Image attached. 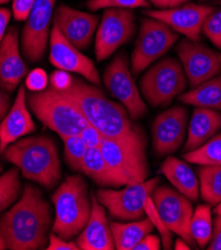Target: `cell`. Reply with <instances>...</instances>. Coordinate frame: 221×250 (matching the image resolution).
Here are the masks:
<instances>
[{"label":"cell","instance_id":"obj_1","mask_svg":"<svg viewBox=\"0 0 221 250\" xmlns=\"http://www.w3.org/2000/svg\"><path fill=\"white\" fill-rule=\"evenodd\" d=\"M52 227L50 205L30 184L24 186L17 203L0 217V234L10 250L46 249Z\"/></svg>","mask_w":221,"mask_h":250},{"label":"cell","instance_id":"obj_2","mask_svg":"<svg viewBox=\"0 0 221 250\" xmlns=\"http://www.w3.org/2000/svg\"><path fill=\"white\" fill-rule=\"evenodd\" d=\"M59 92L80 109L89 124L104 138L126 139L140 130L124 106L112 101L100 88L81 78L73 77L70 87Z\"/></svg>","mask_w":221,"mask_h":250},{"label":"cell","instance_id":"obj_3","mask_svg":"<svg viewBox=\"0 0 221 250\" xmlns=\"http://www.w3.org/2000/svg\"><path fill=\"white\" fill-rule=\"evenodd\" d=\"M3 159L17 167L22 176L47 189H52L61 179V165L53 139L34 136L9 145Z\"/></svg>","mask_w":221,"mask_h":250},{"label":"cell","instance_id":"obj_4","mask_svg":"<svg viewBox=\"0 0 221 250\" xmlns=\"http://www.w3.org/2000/svg\"><path fill=\"white\" fill-rule=\"evenodd\" d=\"M55 206V220L52 232L64 240L79 235L92 211V198L84 178L69 176L52 195Z\"/></svg>","mask_w":221,"mask_h":250},{"label":"cell","instance_id":"obj_5","mask_svg":"<svg viewBox=\"0 0 221 250\" xmlns=\"http://www.w3.org/2000/svg\"><path fill=\"white\" fill-rule=\"evenodd\" d=\"M26 101L35 117L61 139L79 136L89 125L80 109L50 85L41 92H30Z\"/></svg>","mask_w":221,"mask_h":250},{"label":"cell","instance_id":"obj_6","mask_svg":"<svg viewBox=\"0 0 221 250\" xmlns=\"http://www.w3.org/2000/svg\"><path fill=\"white\" fill-rule=\"evenodd\" d=\"M100 149L111 169L125 186L144 182L149 176L145 141L141 130L126 139L103 138Z\"/></svg>","mask_w":221,"mask_h":250},{"label":"cell","instance_id":"obj_7","mask_svg":"<svg viewBox=\"0 0 221 250\" xmlns=\"http://www.w3.org/2000/svg\"><path fill=\"white\" fill-rule=\"evenodd\" d=\"M187 78L181 64L164 58L147 70L139 82L140 93L152 107H166L186 89Z\"/></svg>","mask_w":221,"mask_h":250},{"label":"cell","instance_id":"obj_8","mask_svg":"<svg viewBox=\"0 0 221 250\" xmlns=\"http://www.w3.org/2000/svg\"><path fill=\"white\" fill-rule=\"evenodd\" d=\"M178 32L165 23L146 17L141 20L139 36L131 58V69L140 74L162 57L179 40Z\"/></svg>","mask_w":221,"mask_h":250},{"label":"cell","instance_id":"obj_9","mask_svg":"<svg viewBox=\"0 0 221 250\" xmlns=\"http://www.w3.org/2000/svg\"><path fill=\"white\" fill-rule=\"evenodd\" d=\"M160 177L141 183L127 185L121 189L103 188L96 193V197L114 220L134 221L145 216L144 202L152 195L154 189L159 186Z\"/></svg>","mask_w":221,"mask_h":250},{"label":"cell","instance_id":"obj_10","mask_svg":"<svg viewBox=\"0 0 221 250\" xmlns=\"http://www.w3.org/2000/svg\"><path fill=\"white\" fill-rule=\"evenodd\" d=\"M136 29V14L132 9H105L96 34L95 55L97 61L106 60L120 47L128 43L135 35Z\"/></svg>","mask_w":221,"mask_h":250},{"label":"cell","instance_id":"obj_11","mask_svg":"<svg viewBox=\"0 0 221 250\" xmlns=\"http://www.w3.org/2000/svg\"><path fill=\"white\" fill-rule=\"evenodd\" d=\"M103 82L109 93L127 109L132 120H140L147 113L146 105L133 79L129 60L124 52L116 55L108 65Z\"/></svg>","mask_w":221,"mask_h":250},{"label":"cell","instance_id":"obj_12","mask_svg":"<svg viewBox=\"0 0 221 250\" xmlns=\"http://www.w3.org/2000/svg\"><path fill=\"white\" fill-rule=\"evenodd\" d=\"M56 0H35L21 34L20 50L29 63H37L45 55L50 38V25Z\"/></svg>","mask_w":221,"mask_h":250},{"label":"cell","instance_id":"obj_13","mask_svg":"<svg viewBox=\"0 0 221 250\" xmlns=\"http://www.w3.org/2000/svg\"><path fill=\"white\" fill-rule=\"evenodd\" d=\"M152 198L156 208L167 229L184 239L190 247H198L190 233L193 208L190 199L168 187H157Z\"/></svg>","mask_w":221,"mask_h":250},{"label":"cell","instance_id":"obj_14","mask_svg":"<svg viewBox=\"0 0 221 250\" xmlns=\"http://www.w3.org/2000/svg\"><path fill=\"white\" fill-rule=\"evenodd\" d=\"M176 50L191 88L221 73V53L205 44L184 38L179 42Z\"/></svg>","mask_w":221,"mask_h":250},{"label":"cell","instance_id":"obj_15","mask_svg":"<svg viewBox=\"0 0 221 250\" xmlns=\"http://www.w3.org/2000/svg\"><path fill=\"white\" fill-rule=\"evenodd\" d=\"M49 45H50L49 61L54 67L69 73L79 74L95 86L101 85L99 71L93 60L82 54L79 49L71 44L56 25H53L51 29Z\"/></svg>","mask_w":221,"mask_h":250},{"label":"cell","instance_id":"obj_16","mask_svg":"<svg viewBox=\"0 0 221 250\" xmlns=\"http://www.w3.org/2000/svg\"><path fill=\"white\" fill-rule=\"evenodd\" d=\"M214 10L215 8L212 6L189 3L166 9H145L143 14L165 23L171 29L189 40L200 42L202 25Z\"/></svg>","mask_w":221,"mask_h":250},{"label":"cell","instance_id":"obj_17","mask_svg":"<svg viewBox=\"0 0 221 250\" xmlns=\"http://www.w3.org/2000/svg\"><path fill=\"white\" fill-rule=\"evenodd\" d=\"M187 111L181 106H174L160 114L153 124V147L159 156L177 152L184 141Z\"/></svg>","mask_w":221,"mask_h":250},{"label":"cell","instance_id":"obj_18","mask_svg":"<svg viewBox=\"0 0 221 250\" xmlns=\"http://www.w3.org/2000/svg\"><path fill=\"white\" fill-rule=\"evenodd\" d=\"M99 24V17L80 11L66 4H60L54 11L53 25L77 49H87Z\"/></svg>","mask_w":221,"mask_h":250},{"label":"cell","instance_id":"obj_19","mask_svg":"<svg viewBox=\"0 0 221 250\" xmlns=\"http://www.w3.org/2000/svg\"><path fill=\"white\" fill-rule=\"evenodd\" d=\"M18 28L11 26L0 43V89L10 94L28 74L20 53Z\"/></svg>","mask_w":221,"mask_h":250},{"label":"cell","instance_id":"obj_20","mask_svg":"<svg viewBox=\"0 0 221 250\" xmlns=\"http://www.w3.org/2000/svg\"><path fill=\"white\" fill-rule=\"evenodd\" d=\"M26 87L20 85L14 104L0 123V154L21 137L36 131L26 101Z\"/></svg>","mask_w":221,"mask_h":250},{"label":"cell","instance_id":"obj_21","mask_svg":"<svg viewBox=\"0 0 221 250\" xmlns=\"http://www.w3.org/2000/svg\"><path fill=\"white\" fill-rule=\"evenodd\" d=\"M91 198V215L76 243L82 250H114L116 246L106 209L98 202L95 194H92Z\"/></svg>","mask_w":221,"mask_h":250},{"label":"cell","instance_id":"obj_22","mask_svg":"<svg viewBox=\"0 0 221 250\" xmlns=\"http://www.w3.org/2000/svg\"><path fill=\"white\" fill-rule=\"evenodd\" d=\"M221 129V114L212 109L198 108L193 111L183 152L201 146Z\"/></svg>","mask_w":221,"mask_h":250},{"label":"cell","instance_id":"obj_23","mask_svg":"<svg viewBox=\"0 0 221 250\" xmlns=\"http://www.w3.org/2000/svg\"><path fill=\"white\" fill-rule=\"evenodd\" d=\"M160 171L177 190L192 202L198 201L200 195L199 179L184 161L175 157H167L161 164Z\"/></svg>","mask_w":221,"mask_h":250},{"label":"cell","instance_id":"obj_24","mask_svg":"<svg viewBox=\"0 0 221 250\" xmlns=\"http://www.w3.org/2000/svg\"><path fill=\"white\" fill-rule=\"evenodd\" d=\"M81 172L86 174L96 185L103 188H118L125 186L107 164L100 147L87 148L81 166Z\"/></svg>","mask_w":221,"mask_h":250},{"label":"cell","instance_id":"obj_25","mask_svg":"<svg viewBox=\"0 0 221 250\" xmlns=\"http://www.w3.org/2000/svg\"><path fill=\"white\" fill-rule=\"evenodd\" d=\"M116 249L133 250L134 246L146 234L155 229L154 224L149 217L134 220L129 223H121L114 219L109 221Z\"/></svg>","mask_w":221,"mask_h":250},{"label":"cell","instance_id":"obj_26","mask_svg":"<svg viewBox=\"0 0 221 250\" xmlns=\"http://www.w3.org/2000/svg\"><path fill=\"white\" fill-rule=\"evenodd\" d=\"M179 100L186 105L221 112V75L181 94Z\"/></svg>","mask_w":221,"mask_h":250},{"label":"cell","instance_id":"obj_27","mask_svg":"<svg viewBox=\"0 0 221 250\" xmlns=\"http://www.w3.org/2000/svg\"><path fill=\"white\" fill-rule=\"evenodd\" d=\"M198 174L202 199L212 207L217 206L221 203V166H201Z\"/></svg>","mask_w":221,"mask_h":250},{"label":"cell","instance_id":"obj_28","mask_svg":"<svg viewBox=\"0 0 221 250\" xmlns=\"http://www.w3.org/2000/svg\"><path fill=\"white\" fill-rule=\"evenodd\" d=\"M190 233L201 248H205L212 235V218L210 205H201L193 211L190 220Z\"/></svg>","mask_w":221,"mask_h":250},{"label":"cell","instance_id":"obj_29","mask_svg":"<svg viewBox=\"0 0 221 250\" xmlns=\"http://www.w3.org/2000/svg\"><path fill=\"white\" fill-rule=\"evenodd\" d=\"M182 158L190 164L199 166H221V133L213 136L201 146L186 152Z\"/></svg>","mask_w":221,"mask_h":250},{"label":"cell","instance_id":"obj_30","mask_svg":"<svg viewBox=\"0 0 221 250\" xmlns=\"http://www.w3.org/2000/svg\"><path fill=\"white\" fill-rule=\"evenodd\" d=\"M20 193V169L17 167L0 174V213L18 201Z\"/></svg>","mask_w":221,"mask_h":250},{"label":"cell","instance_id":"obj_31","mask_svg":"<svg viewBox=\"0 0 221 250\" xmlns=\"http://www.w3.org/2000/svg\"><path fill=\"white\" fill-rule=\"evenodd\" d=\"M64 142V159L68 167L74 171H81V166L87 146L80 136H69L62 139Z\"/></svg>","mask_w":221,"mask_h":250},{"label":"cell","instance_id":"obj_32","mask_svg":"<svg viewBox=\"0 0 221 250\" xmlns=\"http://www.w3.org/2000/svg\"><path fill=\"white\" fill-rule=\"evenodd\" d=\"M144 211L145 216L150 218L154 227L159 230L163 248L170 249L173 247V232L167 229L161 217L160 216L151 195L147 196L144 202Z\"/></svg>","mask_w":221,"mask_h":250},{"label":"cell","instance_id":"obj_33","mask_svg":"<svg viewBox=\"0 0 221 250\" xmlns=\"http://www.w3.org/2000/svg\"><path fill=\"white\" fill-rule=\"evenodd\" d=\"M150 2L147 0H88L86 6L91 11H97L100 9L108 8H122V9H134V8H149Z\"/></svg>","mask_w":221,"mask_h":250},{"label":"cell","instance_id":"obj_34","mask_svg":"<svg viewBox=\"0 0 221 250\" xmlns=\"http://www.w3.org/2000/svg\"><path fill=\"white\" fill-rule=\"evenodd\" d=\"M202 33L212 44L221 49V9L214 10L206 18L202 25Z\"/></svg>","mask_w":221,"mask_h":250},{"label":"cell","instance_id":"obj_35","mask_svg":"<svg viewBox=\"0 0 221 250\" xmlns=\"http://www.w3.org/2000/svg\"><path fill=\"white\" fill-rule=\"evenodd\" d=\"M49 86V78L47 73L41 69L36 68L27 74L25 87L30 90V92H41Z\"/></svg>","mask_w":221,"mask_h":250},{"label":"cell","instance_id":"obj_36","mask_svg":"<svg viewBox=\"0 0 221 250\" xmlns=\"http://www.w3.org/2000/svg\"><path fill=\"white\" fill-rule=\"evenodd\" d=\"M72 80L73 76L69 72L58 69L52 72L50 78H49V83H50V86L54 89L58 91H63L70 87V85L72 84Z\"/></svg>","mask_w":221,"mask_h":250},{"label":"cell","instance_id":"obj_37","mask_svg":"<svg viewBox=\"0 0 221 250\" xmlns=\"http://www.w3.org/2000/svg\"><path fill=\"white\" fill-rule=\"evenodd\" d=\"M35 0H13L12 13L17 21H26Z\"/></svg>","mask_w":221,"mask_h":250},{"label":"cell","instance_id":"obj_38","mask_svg":"<svg viewBox=\"0 0 221 250\" xmlns=\"http://www.w3.org/2000/svg\"><path fill=\"white\" fill-rule=\"evenodd\" d=\"M79 136L87 147H100L101 142L104 138V136L91 124L88 125Z\"/></svg>","mask_w":221,"mask_h":250},{"label":"cell","instance_id":"obj_39","mask_svg":"<svg viewBox=\"0 0 221 250\" xmlns=\"http://www.w3.org/2000/svg\"><path fill=\"white\" fill-rule=\"evenodd\" d=\"M47 250H80L76 242L64 240L54 232L49 233V244Z\"/></svg>","mask_w":221,"mask_h":250},{"label":"cell","instance_id":"obj_40","mask_svg":"<svg viewBox=\"0 0 221 250\" xmlns=\"http://www.w3.org/2000/svg\"><path fill=\"white\" fill-rule=\"evenodd\" d=\"M161 249V239L158 235L146 234L140 240L133 248V250H160Z\"/></svg>","mask_w":221,"mask_h":250},{"label":"cell","instance_id":"obj_41","mask_svg":"<svg viewBox=\"0 0 221 250\" xmlns=\"http://www.w3.org/2000/svg\"><path fill=\"white\" fill-rule=\"evenodd\" d=\"M208 250H221V215H217L212 227L211 239L206 246Z\"/></svg>","mask_w":221,"mask_h":250},{"label":"cell","instance_id":"obj_42","mask_svg":"<svg viewBox=\"0 0 221 250\" xmlns=\"http://www.w3.org/2000/svg\"><path fill=\"white\" fill-rule=\"evenodd\" d=\"M10 17L11 11L8 8H0V43H1L6 34Z\"/></svg>","mask_w":221,"mask_h":250},{"label":"cell","instance_id":"obj_43","mask_svg":"<svg viewBox=\"0 0 221 250\" xmlns=\"http://www.w3.org/2000/svg\"><path fill=\"white\" fill-rule=\"evenodd\" d=\"M147 1L160 9H166L181 6L189 0H147Z\"/></svg>","mask_w":221,"mask_h":250},{"label":"cell","instance_id":"obj_44","mask_svg":"<svg viewBox=\"0 0 221 250\" xmlns=\"http://www.w3.org/2000/svg\"><path fill=\"white\" fill-rule=\"evenodd\" d=\"M11 99L9 95L0 89V121L3 120L8 111L10 110Z\"/></svg>","mask_w":221,"mask_h":250},{"label":"cell","instance_id":"obj_45","mask_svg":"<svg viewBox=\"0 0 221 250\" xmlns=\"http://www.w3.org/2000/svg\"><path fill=\"white\" fill-rule=\"evenodd\" d=\"M175 249H177V250H189L190 246H189V244L184 239H182L181 237V238H178L176 240Z\"/></svg>","mask_w":221,"mask_h":250},{"label":"cell","instance_id":"obj_46","mask_svg":"<svg viewBox=\"0 0 221 250\" xmlns=\"http://www.w3.org/2000/svg\"><path fill=\"white\" fill-rule=\"evenodd\" d=\"M213 212L216 215H221V203H219L217 206H215V208H214Z\"/></svg>","mask_w":221,"mask_h":250},{"label":"cell","instance_id":"obj_47","mask_svg":"<svg viewBox=\"0 0 221 250\" xmlns=\"http://www.w3.org/2000/svg\"><path fill=\"white\" fill-rule=\"evenodd\" d=\"M3 249H7V247H6V244H5L1 234H0V250H3Z\"/></svg>","mask_w":221,"mask_h":250},{"label":"cell","instance_id":"obj_48","mask_svg":"<svg viewBox=\"0 0 221 250\" xmlns=\"http://www.w3.org/2000/svg\"><path fill=\"white\" fill-rule=\"evenodd\" d=\"M8 2H10V0H0V5H1V4H6Z\"/></svg>","mask_w":221,"mask_h":250},{"label":"cell","instance_id":"obj_49","mask_svg":"<svg viewBox=\"0 0 221 250\" xmlns=\"http://www.w3.org/2000/svg\"><path fill=\"white\" fill-rule=\"evenodd\" d=\"M1 172H2V166L0 165V174H1Z\"/></svg>","mask_w":221,"mask_h":250},{"label":"cell","instance_id":"obj_50","mask_svg":"<svg viewBox=\"0 0 221 250\" xmlns=\"http://www.w3.org/2000/svg\"><path fill=\"white\" fill-rule=\"evenodd\" d=\"M201 1H206V0H201Z\"/></svg>","mask_w":221,"mask_h":250},{"label":"cell","instance_id":"obj_51","mask_svg":"<svg viewBox=\"0 0 221 250\" xmlns=\"http://www.w3.org/2000/svg\"><path fill=\"white\" fill-rule=\"evenodd\" d=\"M219 3H220V4H221V0H220V1H219Z\"/></svg>","mask_w":221,"mask_h":250}]
</instances>
